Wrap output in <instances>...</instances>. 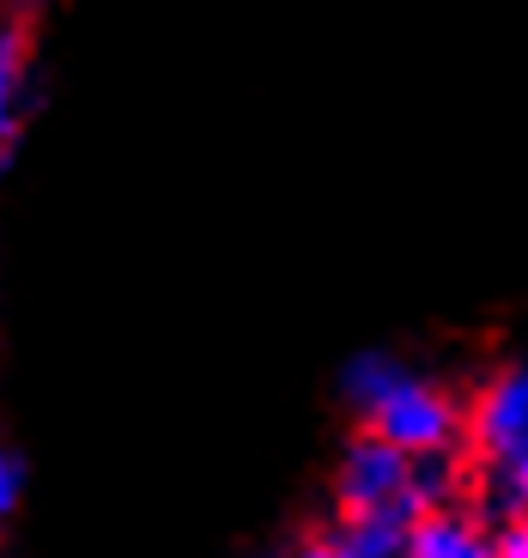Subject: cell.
<instances>
[{
	"label": "cell",
	"mask_w": 528,
	"mask_h": 558,
	"mask_svg": "<svg viewBox=\"0 0 528 558\" xmlns=\"http://www.w3.org/2000/svg\"><path fill=\"white\" fill-rule=\"evenodd\" d=\"M492 510H499V522L528 517V449L492 461Z\"/></svg>",
	"instance_id": "cell-7"
},
{
	"label": "cell",
	"mask_w": 528,
	"mask_h": 558,
	"mask_svg": "<svg viewBox=\"0 0 528 558\" xmlns=\"http://www.w3.org/2000/svg\"><path fill=\"white\" fill-rule=\"evenodd\" d=\"M492 546H499V558H528V517H511V522H499V534H492Z\"/></svg>",
	"instance_id": "cell-8"
},
{
	"label": "cell",
	"mask_w": 528,
	"mask_h": 558,
	"mask_svg": "<svg viewBox=\"0 0 528 558\" xmlns=\"http://www.w3.org/2000/svg\"><path fill=\"white\" fill-rule=\"evenodd\" d=\"M468 437L487 461L528 449V359H511L487 377V389L468 407Z\"/></svg>",
	"instance_id": "cell-2"
},
{
	"label": "cell",
	"mask_w": 528,
	"mask_h": 558,
	"mask_svg": "<svg viewBox=\"0 0 528 558\" xmlns=\"http://www.w3.org/2000/svg\"><path fill=\"white\" fill-rule=\"evenodd\" d=\"M401 558H499V546H492L487 522L437 504V510H419V522L407 529Z\"/></svg>",
	"instance_id": "cell-5"
},
{
	"label": "cell",
	"mask_w": 528,
	"mask_h": 558,
	"mask_svg": "<svg viewBox=\"0 0 528 558\" xmlns=\"http://www.w3.org/2000/svg\"><path fill=\"white\" fill-rule=\"evenodd\" d=\"M340 395L364 418V432H376L401 456H449L468 432V407L395 352H359L340 371Z\"/></svg>",
	"instance_id": "cell-1"
},
{
	"label": "cell",
	"mask_w": 528,
	"mask_h": 558,
	"mask_svg": "<svg viewBox=\"0 0 528 558\" xmlns=\"http://www.w3.org/2000/svg\"><path fill=\"white\" fill-rule=\"evenodd\" d=\"M43 7H49V0H7V13H13V19H25V25L43 13Z\"/></svg>",
	"instance_id": "cell-10"
},
{
	"label": "cell",
	"mask_w": 528,
	"mask_h": 558,
	"mask_svg": "<svg viewBox=\"0 0 528 558\" xmlns=\"http://www.w3.org/2000/svg\"><path fill=\"white\" fill-rule=\"evenodd\" d=\"M13 510H19V461L0 449V522L13 517Z\"/></svg>",
	"instance_id": "cell-9"
},
{
	"label": "cell",
	"mask_w": 528,
	"mask_h": 558,
	"mask_svg": "<svg viewBox=\"0 0 528 558\" xmlns=\"http://www.w3.org/2000/svg\"><path fill=\"white\" fill-rule=\"evenodd\" d=\"M31 85H37V56H31V25L25 19H0V182L13 170L19 134L31 116Z\"/></svg>",
	"instance_id": "cell-4"
},
{
	"label": "cell",
	"mask_w": 528,
	"mask_h": 558,
	"mask_svg": "<svg viewBox=\"0 0 528 558\" xmlns=\"http://www.w3.org/2000/svg\"><path fill=\"white\" fill-rule=\"evenodd\" d=\"M413 522H419V498L407 492V498L383 504V510H359V517H347L340 534H334V546H340V558H401Z\"/></svg>",
	"instance_id": "cell-6"
},
{
	"label": "cell",
	"mask_w": 528,
	"mask_h": 558,
	"mask_svg": "<svg viewBox=\"0 0 528 558\" xmlns=\"http://www.w3.org/2000/svg\"><path fill=\"white\" fill-rule=\"evenodd\" d=\"M292 558H340V546H334V541H316V546H298Z\"/></svg>",
	"instance_id": "cell-11"
},
{
	"label": "cell",
	"mask_w": 528,
	"mask_h": 558,
	"mask_svg": "<svg viewBox=\"0 0 528 558\" xmlns=\"http://www.w3.org/2000/svg\"><path fill=\"white\" fill-rule=\"evenodd\" d=\"M407 474H413V456H401V449L383 444L376 432L352 437L347 456H340V474H334L340 510L359 517V510H383V504L407 498Z\"/></svg>",
	"instance_id": "cell-3"
}]
</instances>
